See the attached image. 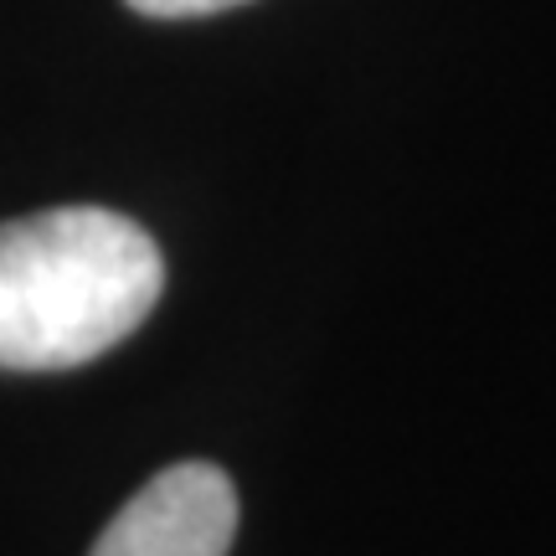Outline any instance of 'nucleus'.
Listing matches in <instances>:
<instances>
[{"mask_svg": "<svg viewBox=\"0 0 556 556\" xmlns=\"http://www.w3.org/2000/svg\"><path fill=\"white\" fill-rule=\"evenodd\" d=\"M165 258L109 206H52L0 222V366L73 371L150 319Z\"/></svg>", "mask_w": 556, "mask_h": 556, "instance_id": "obj_1", "label": "nucleus"}, {"mask_svg": "<svg viewBox=\"0 0 556 556\" xmlns=\"http://www.w3.org/2000/svg\"><path fill=\"white\" fill-rule=\"evenodd\" d=\"M238 536V490L206 458L160 469L88 556H227Z\"/></svg>", "mask_w": 556, "mask_h": 556, "instance_id": "obj_2", "label": "nucleus"}, {"mask_svg": "<svg viewBox=\"0 0 556 556\" xmlns=\"http://www.w3.org/2000/svg\"><path fill=\"white\" fill-rule=\"evenodd\" d=\"M129 11L155 21H197V16H222V11H238L248 0H124Z\"/></svg>", "mask_w": 556, "mask_h": 556, "instance_id": "obj_3", "label": "nucleus"}]
</instances>
